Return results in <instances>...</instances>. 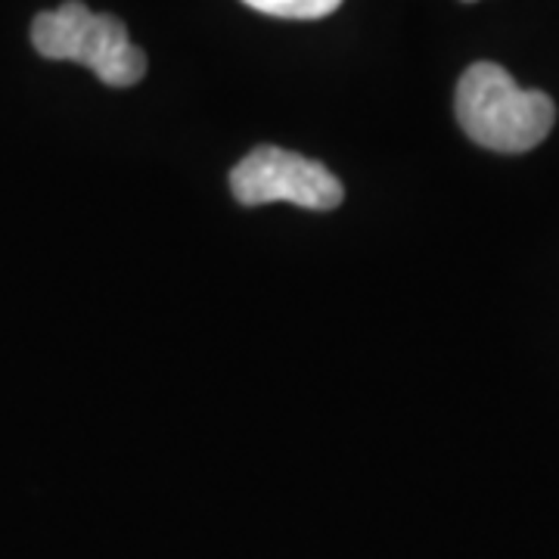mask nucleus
I'll return each instance as SVG.
<instances>
[{
	"label": "nucleus",
	"mask_w": 559,
	"mask_h": 559,
	"mask_svg": "<svg viewBox=\"0 0 559 559\" xmlns=\"http://www.w3.org/2000/svg\"><path fill=\"white\" fill-rule=\"evenodd\" d=\"M242 3L277 20H323L342 7V0H242Z\"/></svg>",
	"instance_id": "obj_4"
},
{
	"label": "nucleus",
	"mask_w": 559,
	"mask_h": 559,
	"mask_svg": "<svg viewBox=\"0 0 559 559\" xmlns=\"http://www.w3.org/2000/svg\"><path fill=\"white\" fill-rule=\"evenodd\" d=\"M466 3H476V0H466Z\"/></svg>",
	"instance_id": "obj_5"
},
{
	"label": "nucleus",
	"mask_w": 559,
	"mask_h": 559,
	"mask_svg": "<svg viewBox=\"0 0 559 559\" xmlns=\"http://www.w3.org/2000/svg\"><path fill=\"white\" fill-rule=\"evenodd\" d=\"M463 134L495 153H528L550 134L557 106L544 91H525L498 62H473L454 97Z\"/></svg>",
	"instance_id": "obj_1"
},
{
	"label": "nucleus",
	"mask_w": 559,
	"mask_h": 559,
	"mask_svg": "<svg viewBox=\"0 0 559 559\" xmlns=\"http://www.w3.org/2000/svg\"><path fill=\"white\" fill-rule=\"evenodd\" d=\"M230 190L242 205L293 202L314 212H330L345 197L340 178L326 165L280 146L252 150L230 171Z\"/></svg>",
	"instance_id": "obj_3"
},
{
	"label": "nucleus",
	"mask_w": 559,
	"mask_h": 559,
	"mask_svg": "<svg viewBox=\"0 0 559 559\" xmlns=\"http://www.w3.org/2000/svg\"><path fill=\"white\" fill-rule=\"evenodd\" d=\"M32 44L44 60L81 62L109 87H131L146 75V57L131 44L124 22L94 13L79 0L38 13L32 22Z\"/></svg>",
	"instance_id": "obj_2"
}]
</instances>
